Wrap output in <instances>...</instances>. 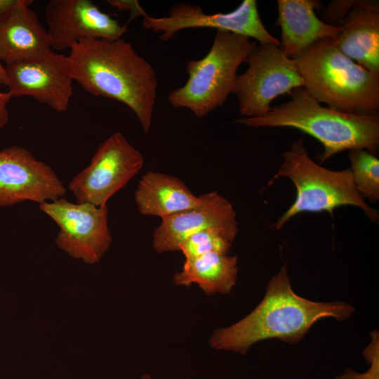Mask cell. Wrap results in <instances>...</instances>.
I'll use <instances>...</instances> for the list:
<instances>
[{
  "label": "cell",
  "instance_id": "cell-1",
  "mask_svg": "<svg viewBox=\"0 0 379 379\" xmlns=\"http://www.w3.org/2000/svg\"><path fill=\"white\" fill-rule=\"evenodd\" d=\"M67 55L71 76L88 93L117 100L137 117L145 133L152 126L158 81L153 67L121 38H86Z\"/></svg>",
  "mask_w": 379,
  "mask_h": 379
},
{
  "label": "cell",
  "instance_id": "cell-2",
  "mask_svg": "<svg viewBox=\"0 0 379 379\" xmlns=\"http://www.w3.org/2000/svg\"><path fill=\"white\" fill-rule=\"evenodd\" d=\"M354 311L344 302H313L296 295L284 265L269 281L263 299L253 311L238 322L214 331L209 344L216 350L245 354L253 344L269 338L296 343L319 319L333 317L344 321Z\"/></svg>",
  "mask_w": 379,
  "mask_h": 379
},
{
  "label": "cell",
  "instance_id": "cell-3",
  "mask_svg": "<svg viewBox=\"0 0 379 379\" xmlns=\"http://www.w3.org/2000/svg\"><path fill=\"white\" fill-rule=\"evenodd\" d=\"M291 100L272 107L264 115L242 117L234 122L248 127H289L298 129L324 146L319 164L345 150L379 147V114H357L324 107L303 88L294 89Z\"/></svg>",
  "mask_w": 379,
  "mask_h": 379
},
{
  "label": "cell",
  "instance_id": "cell-4",
  "mask_svg": "<svg viewBox=\"0 0 379 379\" xmlns=\"http://www.w3.org/2000/svg\"><path fill=\"white\" fill-rule=\"evenodd\" d=\"M293 60L303 88L319 103L341 112L378 114L379 77L340 51L332 39L314 43Z\"/></svg>",
  "mask_w": 379,
  "mask_h": 379
},
{
  "label": "cell",
  "instance_id": "cell-5",
  "mask_svg": "<svg viewBox=\"0 0 379 379\" xmlns=\"http://www.w3.org/2000/svg\"><path fill=\"white\" fill-rule=\"evenodd\" d=\"M282 159L272 180L279 178L289 179L295 187L296 197L271 226L274 230H280L291 218L300 213L327 211L333 216L335 208L344 206L361 208L371 221L378 223V211L370 207L357 190L350 168L332 171L315 163L302 138L291 143L282 154Z\"/></svg>",
  "mask_w": 379,
  "mask_h": 379
},
{
  "label": "cell",
  "instance_id": "cell-6",
  "mask_svg": "<svg viewBox=\"0 0 379 379\" xmlns=\"http://www.w3.org/2000/svg\"><path fill=\"white\" fill-rule=\"evenodd\" d=\"M257 44L242 35L216 31L208 53L187 62L188 79L169 93L170 104L188 109L199 118L222 106L232 93L239 67Z\"/></svg>",
  "mask_w": 379,
  "mask_h": 379
},
{
  "label": "cell",
  "instance_id": "cell-7",
  "mask_svg": "<svg viewBox=\"0 0 379 379\" xmlns=\"http://www.w3.org/2000/svg\"><path fill=\"white\" fill-rule=\"evenodd\" d=\"M246 62L248 67L237 77L232 91L238 98L239 112L244 117L265 114L277 97L303 87L294 60L279 46L257 44Z\"/></svg>",
  "mask_w": 379,
  "mask_h": 379
},
{
  "label": "cell",
  "instance_id": "cell-8",
  "mask_svg": "<svg viewBox=\"0 0 379 379\" xmlns=\"http://www.w3.org/2000/svg\"><path fill=\"white\" fill-rule=\"evenodd\" d=\"M143 164L140 152L116 132L100 145L90 164L70 180L68 187L77 203L106 205L139 173Z\"/></svg>",
  "mask_w": 379,
  "mask_h": 379
},
{
  "label": "cell",
  "instance_id": "cell-9",
  "mask_svg": "<svg viewBox=\"0 0 379 379\" xmlns=\"http://www.w3.org/2000/svg\"><path fill=\"white\" fill-rule=\"evenodd\" d=\"M39 208L58 225L55 242L70 257L93 265L109 248L112 238L107 204H74L62 197L41 203Z\"/></svg>",
  "mask_w": 379,
  "mask_h": 379
},
{
  "label": "cell",
  "instance_id": "cell-10",
  "mask_svg": "<svg viewBox=\"0 0 379 379\" xmlns=\"http://www.w3.org/2000/svg\"><path fill=\"white\" fill-rule=\"evenodd\" d=\"M142 26L154 32H161L160 39L168 41L177 32L186 29L213 28L255 39L260 44L280 46V41L272 36L262 23L255 0H244L233 11L207 14L197 5L179 4L168 10L167 16L153 17L144 10Z\"/></svg>",
  "mask_w": 379,
  "mask_h": 379
},
{
  "label": "cell",
  "instance_id": "cell-11",
  "mask_svg": "<svg viewBox=\"0 0 379 379\" xmlns=\"http://www.w3.org/2000/svg\"><path fill=\"white\" fill-rule=\"evenodd\" d=\"M8 93L30 96L58 112L67 110L73 94L67 55L52 49L33 58L6 63Z\"/></svg>",
  "mask_w": 379,
  "mask_h": 379
},
{
  "label": "cell",
  "instance_id": "cell-12",
  "mask_svg": "<svg viewBox=\"0 0 379 379\" xmlns=\"http://www.w3.org/2000/svg\"><path fill=\"white\" fill-rule=\"evenodd\" d=\"M66 193L55 171L26 148L15 145L0 150V207L53 201Z\"/></svg>",
  "mask_w": 379,
  "mask_h": 379
},
{
  "label": "cell",
  "instance_id": "cell-13",
  "mask_svg": "<svg viewBox=\"0 0 379 379\" xmlns=\"http://www.w3.org/2000/svg\"><path fill=\"white\" fill-rule=\"evenodd\" d=\"M46 21L51 48L59 51L82 39L117 40L128 32L126 25L90 0H51L46 7Z\"/></svg>",
  "mask_w": 379,
  "mask_h": 379
},
{
  "label": "cell",
  "instance_id": "cell-14",
  "mask_svg": "<svg viewBox=\"0 0 379 379\" xmlns=\"http://www.w3.org/2000/svg\"><path fill=\"white\" fill-rule=\"evenodd\" d=\"M199 197L197 206L161 219L153 234L152 246L156 252L179 251V245L187 237L206 229L219 230L235 240L238 224L232 204L216 192Z\"/></svg>",
  "mask_w": 379,
  "mask_h": 379
},
{
  "label": "cell",
  "instance_id": "cell-15",
  "mask_svg": "<svg viewBox=\"0 0 379 379\" xmlns=\"http://www.w3.org/2000/svg\"><path fill=\"white\" fill-rule=\"evenodd\" d=\"M321 6L316 0L277 1L280 47L288 58L293 59L314 43L335 39L340 34V27L328 25L317 18L314 9Z\"/></svg>",
  "mask_w": 379,
  "mask_h": 379
},
{
  "label": "cell",
  "instance_id": "cell-16",
  "mask_svg": "<svg viewBox=\"0 0 379 379\" xmlns=\"http://www.w3.org/2000/svg\"><path fill=\"white\" fill-rule=\"evenodd\" d=\"M341 32L332 39L346 56L379 77V3L366 0L352 8L340 26Z\"/></svg>",
  "mask_w": 379,
  "mask_h": 379
},
{
  "label": "cell",
  "instance_id": "cell-17",
  "mask_svg": "<svg viewBox=\"0 0 379 379\" xmlns=\"http://www.w3.org/2000/svg\"><path fill=\"white\" fill-rule=\"evenodd\" d=\"M32 0H22L0 18V60L5 63L43 55L51 50L47 29L29 8Z\"/></svg>",
  "mask_w": 379,
  "mask_h": 379
},
{
  "label": "cell",
  "instance_id": "cell-18",
  "mask_svg": "<svg viewBox=\"0 0 379 379\" xmlns=\"http://www.w3.org/2000/svg\"><path fill=\"white\" fill-rule=\"evenodd\" d=\"M135 201L140 213L161 219L197 206L195 196L179 178L149 171L140 179L135 192Z\"/></svg>",
  "mask_w": 379,
  "mask_h": 379
},
{
  "label": "cell",
  "instance_id": "cell-19",
  "mask_svg": "<svg viewBox=\"0 0 379 379\" xmlns=\"http://www.w3.org/2000/svg\"><path fill=\"white\" fill-rule=\"evenodd\" d=\"M237 257L215 252L185 261L182 270L175 273L177 286L197 284L206 294H227L236 284L238 273Z\"/></svg>",
  "mask_w": 379,
  "mask_h": 379
},
{
  "label": "cell",
  "instance_id": "cell-20",
  "mask_svg": "<svg viewBox=\"0 0 379 379\" xmlns=\"http://www.w3.org/2000/svg\"><path fill=\"white\" fill-rule=\"evenodd\" d=\"M348 159L357 190L371 203L379 200V159L364 149L350 150Z\"/></svg>",
  "mask_w": 379,
  "mask_h": 379
},
{
  "label": "cell",
  "instance_id": "cell-21",
  "mask_svg": "<svg viewBox=\"0 0 379 379\" xmlns=\"http://www.w3.org/2000/svg\"><path fill=\"white\" fill-rule=\"evenodd\" d=\"M235 240L215 229H206L187 237L179 245L185 261L215 252L227 254Z\"/></svg>",
  "mask_w": 379,
  "mask_h": 379
},
{
  "label": "cell",
  "instance_id": "cell-22",
  "mask_svg": "<svg viewBox=\"0 0 379 379\" xmlns=\"http://www.w3.org/2000/svg\"><path fill=\"white\" fill-rule=\"evenodd\" d=\"M366 0H335L331 1L325 8L323 22L340 27L349 12L356 6H360Z\"/></svg>",
  "mask_w": 379,
  "mask_h": 379
},
{
  "label": "cell",
  "instance_id": "cell-23",
  "mask_svg": "<svg viewBox=\"0 0 379 379\" xmlns=\"http://www.w3.org/2000/svg\"><path fill=\"white\" fill-rule=\"evenodd\" d=\"M369 364L370 368L365 373H358L348 368L335 379H379V360L372 361Z\"/></svg>",
  "mask_w": 379,
  "mask_h": 379
},
{
  "label": "cell",
  "instance_id": "cell-24",
  "mask_svg": "<svg viewBox=\"0 0 379 379\" xmlns=\"http://www.w3.org/2000/svg\"><path fill=\"white\" fill-rule=\"evenodd\" d=\"M108 4L119 11L130 12L129 21L140 16L143 11L140 4L136 0H109Z\"/></svg>",
  "mask_w": 379,
  "mask_h": 379
},
{
  "label": "cell",
  "instance_id": "cell-25",
  "mask_svg": "<svg viewBox=\"0 0 379 379\" xmlns=\"http://www.w3.org/2000/svg\"><path fill=\"white\" fill-rule=\"evenodd\" d=\"M11 98L8 92H0V129L6 126L8 121V112L7 105Z\"/></svg>",
  "mask_w": 379,
  "mask_h": 379
},
{
  "label": "cell",
  "instance_id": "cell-26",
  "mask_svg": "<svg viewBox=\"0 0 379 379\" xmlns=\"http://www.w3.org/2000/svg\"><path fill=\"white\" fill-rule=\"evenodd\" d=\"M21 1L22 0H0V18L10 13Z\"/></svg>",
  "mask_w": 379,
  "mask_h": 379
},
{
  "label": "cell",
  "instance_id": "cell-27",
  "mask_svg": "<svg viewBox=\"0 0 379 379\" xmlns=\"http://www.w3.org/2000/svg\"><path fill=\"white\" fill-rule=\"evenodd\" d=\"M0 85H5L8 86V79L5 70V67L3 66L1 61L0 60Z\"/></svg>",
  "mask_w": 379,
  "mask_h": 379
},
{
  "label": "cell",
  "instance_id": "cell-28",
  "mask_svg": "<svg viewBox=\"0 0 379 379\" xmlns=\"http://www.w3.org/2000/svg\"><path fill=\"white\" fill-rule=\"evenodd\" d=\"M140 379H151V376L149 374H144L141 376ZM190 379V378H186Z\"/></svg>",
  "mask_w": 379,
  "mask_h": 379
}]
</instances>
